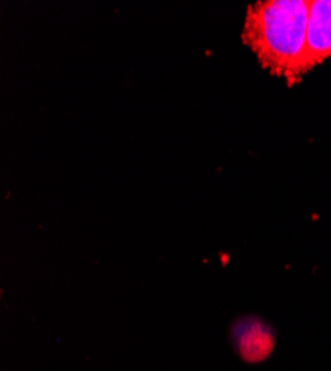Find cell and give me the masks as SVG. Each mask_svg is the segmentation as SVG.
<instances>
[{
	"mask_svg": "<svg viewBox=\"0 0 331 371\" xmlns=\"http://www.w3.org/2000/svg\"><path fill=\"white\" fill-rule=\"evenodd\" d=\"M311 0H265L247 7L242 42L272 76L290 86L306 68V34Z\"/></svg>",
	"mask_w": 331,
	"mask_h": 371,
	"instance_id": "1",
	"label": "cell"
},
{
	"mask_svg": "<svg viewBox=\"0 0 331 371\" xmlns=\"http://www.w3.org/2000/svg\"><path fill=\"white\" fill-rule=\"evenodd\" d=\"M230 342L235 354L244 363L260 364L273 354L276 334L273 327L265 319L247 315L232 324Z\"/></svg>",
	"mask_w": 331,
	"mask_h": 371,
	"instance_id": "2",
	"label": "cell"
},
{
	"mask_svg": "<svg viewBox=\"0 0 331 371\" xmlns=\"http://www.w3.org/2000/svg\"><path fill=\"white\" fill-rule=\"evenodd\" d=\"M331 58V0H311L306 34V68Z\"/></svg>",
	"mask_w": 331,
	"mask_h": 371,
	"instance_id": "3",
	"label": "cell"
}]
</instances>
